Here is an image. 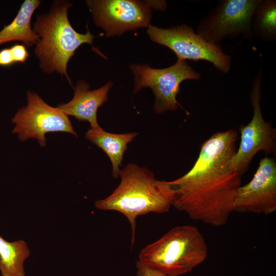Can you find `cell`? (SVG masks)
I'll return each mask as SVG.
<instances>
[{
  "label": "cell",
  "instance_id": "6da1fadb",
  "mask_svg": "<svg viewBox=\"0 0 276 276\" xmlns=\"http://www.w3.org/2000/svg\"><path fill=\"white\" fill-rule=\"evenodd\" d=\"M238 140L235 129L215 133L201 145L192 168L169 181L174 190L173 206L176 210L212 226L227 224L241 186L242 176L233 164Z\"/></svg>",
  "mask_w": 276,
  "mask_h": 276
},
{
  "label": "cell",
  "instance_id": "7a4b0ae2",
  "mask_svg": "<svg viewBox=\"0 0 276 276\" xmlns=\"http://www.w3.org/2000/svg\"><path fill=\"white\" fill-rule=\"evenodd\" d=\"M120 182L112 193L95 202V208L124 215L131 228V245L135 241L136 219L150 213H167L173 206L174 190L169 181L159 180L146 167L130 163L120 170Z\"/></svg>",
  "mask_w": 276,
  "mask_h": 276
},
{
  "label": "cell",
  "instance_id": "3957f363",
  "mask_svg": "<svg viewBox=\"0 0 276 276\" xmlns=\"http://www.w3.org/2000/svg\"><path fill=\"white\" fill-rule=\"evenodd\" d=\"M72 6L68 1L55 2L49 12L37 16L33 27L39 37L34 53L40 67L45 73L65 76L70 84L67 72L69 60L80 45L92 44L95 38L88 28L85 34H81L73 28L67 15Z\"/></svg>",
  "mask_w": 276,
  "mask_h": 276
},
{
  "label": "cell",
  "instance_id": "277c9868",
  "mask_svg": "<svg viewBox=\"0 0 276 276\" xmlns=\"http://www.w3.org/2000/svg\"><path fill=\"white\" fill-rule=\"evenodd\" d=\"M205 239L195 226L173 227L140 251L138 261L168 275L179 276L191 271L208 257Z\"/></svg>",
  "mask_w": 276,
  "mask_h": 276
},
{
  "label": "cell",
  "instance_id": "5b68a950",
  "mask_svg": "<svg viewBox=\"0 0 276 276\" xmlns=\"http://www.w3.org/2000/svg\"><path fill=\"white\" fill-rule=\"evenodd\" d=\"M147 33L153 42L167 47L177 57V60H204L223 73L231 68L232 57L224 53L220 44L205 40L186 25L168 29L149 25Z\"/></svg>",
  "mask_w": 276,
  "mask_h": 276
},
{
  "label": "cell",
  "instance_id": "8992f818",
  "mask_svg": "<svg viewBox=\"0 0 276 276\" xmlns=\"http://www.w3.org/2000/svg\"><path fill=\"white\" fill-rule=\"evenodd\" d=\"M130 68L135 76L134 93L145 87L151 88L155 96L154 110L158 114L175 111L181 107L176 96L182 81L199 80L201 78L200 73L181 60L164 68L141 64H132Z\"/></svg>",
  "mask_w": 276,
  "mask_h": 276
},
{
  "label": "cell",
  "instance_id": "52a82bcc",
  "mask_svg": "<svg viewBox=\"0 0 276 276\" xmlns=\"http://www.w3.org/2000/svg\"><path fill=\"white\" fill-rule=\"evenodd\" d=\"M261 0H221L199 22L197 33L215 44L240 35L251 41L254 12Z\"/></svg>",
  "mask_w": 276,
  "mask_h": 276
},
{
  "label": "cell",
  "instance_id": "ba28073f",
  "mask_svg": "<svg viewBox=\"0 0 276 276\" xmlns=\"http://www.w3.org/2000/svg\"><path fill=\"white\" fill-rule=\"evenodd\" d=\"M262 68L253 80L250 92L253 116L249 123L239 127L240 141L233 158L234 168L242 176L248 170L251 162L259 151L272 154L276 150V130L271 123L266 122L262 115L260 100L262 97L261 82Z\"/></svg>",
  "mask_w": 276,
  "mask_h": 276
},
{
  "label": "cell",
  "instance_id": "9c48e42d",
  "mask_svg": "<svg viewBox=\"0 0 276 276\" xmlns=\"http://www.w3.org/2000/svg\"><path fill=\"white\" fill-rule=\"evenodd\" d=\"M12 122L15 125L12 132L24 142L37 140L42 147L46 145L45 135L51 132H64L77 136L68 116L57 107L46 103L35 92L27 93V105L19 108Z\"/></svg>",
  "mask_w": 276,
  "mask_h": 276
},
{
  "label": "cell",
  "instance_id": "30bf717a",
  "mask_svg": "<svg viewBox=\"0 0 276 276\" xmlns=\"http://www.w3.org/2000/svg\"><path fill=\"white\" fill-rule=\"evenodd\" d=\"M86 4L96 25L106 36L121 35L128 30L148 27L150 3L134 0H88Z\"/></svg>",
  "mask_w": 276,
  "mask_h": 276
},
{
  "label": "cell",
  "instance_id": "8fae6325",
  "mask_svg": "<svg viewBox=\"0 0 276 276\" xmlns=\"http://www.w3.org/2000/svg\"><path fill=\"white\" fill-rule=\"evenodd\" d=\"M275 211L276 163L265 156L260 160L251 180L239 187L233 212L267 215Z\"/></svg>",
  "mask_w": 276,
  "mask_h": 276
},
{
  "label": "cell",
  "instance_id": "7c38bea8",
  "mask_svg": "<svg viewBox=\"0 0 276 276\" xmlns=\"http://www.w3.org/2000/svg\"><path fill=\"white\" fill-rule=\"evenodd\" d=\"M112 86V83L109 82L98 89L91 90L87 83L79 80L75 87L73 99L57 107L79 121L88 122L91 128L98 127L100 126L97 121L98 109L107 101L108 93Z\"/></svg>",
  "mask_w": 276,
  "mask_h": 276
},
{
  "label": "cell",
  "instance_id": "4fadbf2b",
  "mask_svg": "<svg viewBox=\"0 0 276 276\" xmlns=\"http://www.w3.org/2000/svg\"><path fill=\"white\" fill-rule=\"evenodd\" d=\"M136 132L112 133L104 130L100 126L90 128L85 133V138L101 148L107 155L112 164V174L119 176L120 167L127 145L137 136Z\"/></svg>",
  "mask_w": 276,
  "mask_h": 276
},
{
  "label": "cell",
  "instance_id": "5bb4252c",
  "mask_svg": "<svg viewBox=\"0 0 276 276\" xmlns=\"http://www.w3.org/2000/svg\"><path fill=\"white\" fill-rule=\"evenodd\" d=\"M38 0H25L13 21L0 31V45L13 41H20L29 47L35 45L38 35L31 26L32 15L40 6Z\"/></svg>",
  "mask_w": 276,
  "mask_h": 276
},
{
  "label": "cell",
  "instance_id": "9a60e30c",
  "mask_svg": "<svg viewBox=\"0 0 276 276\" xmlns=\"http://www.w3.org/2000/svg\"><path fill=\"white\" fill-rule=\"evenodd\" d=\"M30 254L25 241L10 242L0 236L1 276H25L24 263Z\"/></svg>",
  "mask_w": 276,
  "mask_h": 276
},
{
  "label": "cell",
  "instance_id": "2e32d148",
  "mask_svg": "<svg viewBox=\"0 0 276 276\" xmlns=\"http://www.w3.org/2000/svg\"><path fill=\"white\" fill-rule=\"evenodd\" d=\"M253 36L271 42L276 39V1L261 0L256 8L251 21Z\"/></svg>",
  "mask_w": 276,
  "mask_h": 276
},
{
  "label": "cell",
  "instance_id": "e0dca14e",
  "mask_svg": "<svg viewBox=\"0 0 276 276\" xmlns=\"http://www.w3.org/2000/svg\"><path fill=\"white\" fill-rule=\"evenodd\" d=\"M10 49L15 63H24L27 60L29 54L25 44H15Z\"/></svg>",
  "mask_w": 276,
  "mask_h": 276
},
{
  "label": "cell",
  "instance_id": "ac0fdd59",
  "mask_svg": "<svg viewBox=\"0 0 276 276\" xmlns=\"http://www.w3.org/2000/svg\"><path fill=\"white\" fill-rule=\"evenodd\" d=\"M136 276H173L164 273L157 270L147 267L138 261H136Z\"/></svg>",
  "mask_w": 276,
  "mask_h": 276
},
{
  "label": "cell",
  "instance_id": "d6986e66",
  "mask_svg": "<svg viewBox=\"0 0 276 276\" xmlns=\"http://www.w3.org/2000/svg\"><path fill=\"white\" fill-rule=\"evenodd\" d=\"M14 63L10 48H5L0 51V65L10 66Z\"/></svg>",
  "mask_w": 276,
  "mask_h": 276
}]
</instances>
